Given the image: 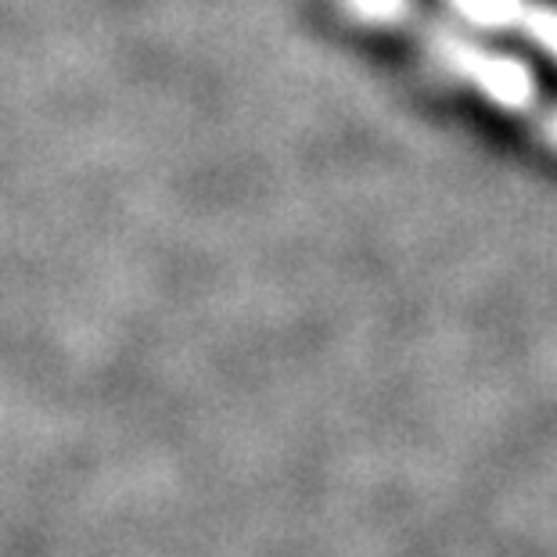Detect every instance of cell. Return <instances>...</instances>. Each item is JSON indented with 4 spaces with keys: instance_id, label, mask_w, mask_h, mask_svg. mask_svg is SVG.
Instances as JSON below:
<instances>
[{
    "instance_id": "1",
    "label": "cell",
    "mask_w": 557,
    "mask_h": 557,
    "mask_svg": "<svg viewBox=\"0 0 557 557\" xmlns=\"http://www.w3.org/2000/svg\"><path fill=\"white\" fill-rule=\"evenodd\" d=\"M338 4L360 26L399 37L438 76L532 129L543 145L557 151V87L543 79L525 54L507 51L485 33L443 15L424 0H338Z\"/></svg>"
},
{
    "instance_id": "2",
    "label": "cell",
    "mask_w": 557,
    "mask_h": 557,
    "mask_svg": "<svg viewBox=\"0 0 557 557\" xmlns=\"http://www.w3.org/2000/svg\"><path fill=\"white\" fill-rule=\"evenodd\" d=\"M465 26L496 40H515L557 69V0H443Z\"/></svg>"
}]
</instances>
